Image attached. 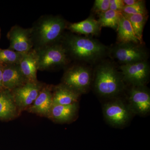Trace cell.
Listing matches in <instances>:
<instances>
[{
  "label": "cell",
  "instance_id": "7c38bea8",
  "mask_svg": "<svg viewBox=\"0 0 150 150\" xmlns=\"http://www.w3.org/2000/svg\"><path fill=\"white\" fill-rule=\"evenodd\" d=\"M53 86L44 84L35 101L28 110L29 112L48 117L53 105Z\"/></svg>",
  "mask_w": 150,
  "mask_h": 150
},
{
  "label": "cell",
  "instance_id": "4316f807",
  "mask_svg": "<svg viewBox=\"0 0 150 150\" xmlns=\"http://www.w3.org/2000/svg\"><path fill=\"white\" fill-rule=\"evenodd\" d=\"M139 0H123L124 6H131L135 4L139 1Z\"/></svg>",
  "mask_w": 150,
  "mask_h": 150
},
{
  "label": "cell",
  "instance_id": "f1b7e54d",
  "mask_svg": "<svg viewBox=\"0 0 150 150\" xmlns=\"http://www.w3.org/2000/svg\"><path fill=\"white\" fill-rule=\"evenodd\" d=\"M0 91H1V90H0Z\"/></svg>",
  "mask_w": 150,
  "mask_h": 150
},
{
  "label": "cell",
  "instance_id": "ac0fdd59",
  "mask_svg": "<svg viewBox=\"0 0 150 150\" xmlns=\"http://www.w3.org/2000/svg\"><path fill=\"white\" fill-rule=\"evenodd\" d=\"M67 28L73 33L98 35L100 32L101 27L97 21L89 17L83 21L68 24Z\"/></svg>",
  "mask_w": 150,
  "mask_h": 150
},
{
  "label": "cell",
  "instance_id": "5b68a950",
  "mask_svg": "<svg viewBox=\"0 0 150 150\" xmlns=\"http://www.w3.org/2000/svg\"><path fill=\"white\" fill-rule=\"evenodd\" d=\"M35 51L39 71L59 69L66 67L70 63L69 58L61 42Z\"/></svg>",
  "mask_w": 150,
  "mask_h": 150
},
{
  "label": "cell",
  "instance_id": "ba28073f",
  "mask_svg": "<svg viewBox=\"0 0 150 150\" xmlns=\"http://www.w3.org/2000/svg\"><path fill=\"white\" fill-rule=\"evenodd\" d=\"M140 45L133 43H118L109 51L112 57L122 65L146 61V51Z\"/></svg>",
  "mask_w": 150,
  "mask_h": 150
},
{
  "label": "cell",
  "instance_id": "ffe728a7",
  "mask_svg": "<svg viewBox=\"0 0 150 150\" xmlns=\"http://www.w3.org/2000/svg\"><path fill=\"white\" fill-rule=\"evenodd\" d=\"M122 13L109 9L99 13V18L97 21L100 27L110 28L117 30Z\"/></svg>",
  "mask_w": 150,
  "mask_h": 150
},
{
  "label": "cell",
  "instance_id": "83f0119b",
  "mask_svg": "<svg viewBox=\"0 0 150 150\" xmlns=\"http://www.w3.org/2000/svg\"><path fill=\"white\" fill-rule=\"evenodd\" d=\"M1 29H0V39H1Z\"/></svg>",
  "mask_w": 150,
  "mask_h": 150
},
{
  "label": "cell",
  "instance_id": "6da1fadb",
  "mask_svg": "<svg viewBox=\"0 0 150 150\" xmlns=\"http://www.w3.org/2000/svg\"><path fill=\"white\" fill-rule=\"evenodd\" d=\"M60 42L70 60L95 63L108 52V48L98 40L72 33L64 34Z\"/></svg>",
  "mask_w": 150,
  "mask_h": 150
},
{
  "label": "cell",
  "instance_id": "2e32d148",
  "mask_svg": "<svg viewBox=\"0 0 150 150\" xmlns=\"http://www.w3.org/2000/svg\"><path fill=\"white\" fill-rule=\"evenodd\" d=\"M19 111L11 91L6 89L0 91V120L15 118Z\"/></svg>",
  "mask_w": 150,
  "mask_h": 150
},
{
  "label": "cell",
  "instance_id": "52a82bcc",
  "mask_svg": "<svg viewBox=\"0 0 150 150\" xmlns=\"http://www.w3.org/2000/svg\"><path fill=\"white\" fill-rule=\"evenodd\" d=\"M126 94L127 104L134 115L145 117L150 112V93L146 86H130Z\"/></svg>",
  "mask_w": 150,
  "mask_h": 150
},
{
  "label": "cell",
  "instance_id": "484cf974",
  "mask_svg": "<svg viewBox=\"0 0 150 150\" xmlns=\"http://www.w3.org/2000/svg\"><path fill=\"white\" fill-rule=\"evenodd\" d=\"M4 65L0 64V90L4 89L3 86V74Z\"/></svg>",
  "mask_w": 150,
  "mask_h": 150
},
{
  "label": "cell",
  "instance_id": "4fadbf2b",
  "mask_svg": "<svg viewBox=\"0 0 150 150\" xmlns=\"http://www.w3.org/2000/svg\"><path fill=\"white\" fill-rule=\"evenodd\" d=\"M27 82L19 64L4 65L3 74L4 89L12 91Z\"/></svg>",
  "mask_w": 150,
  "mask_h": 150
},
{
  "label": "cell",
  "instance_id": "e0dca14e",
  "mask_svg": "<svg viewBox=\"0 0 150 150\" xmlns=\"http://www.w3.org/2000/svg\"><path fill=\"white\" fill-rule=\"evenodd\" d=\"M19 65L28 82H35L38 81L37 78L38 71L37 56L34 49L24 54Z\"/></svg>",
  "mask_w": 150,
  "mask_h": 150
},
{
  "label": "cell",
  "instance_id": "d6986e66",
  "mask_svg": "<svg viewBox=\"0 0 150 150\" xmlns=\"http://www.w3.org/2000/svg\"><path fill=\"white\" fill-rule=\"evenodd\" d=\"M118 43H133L142 44V42L134 34V30L129 20L123 13L117 28Z\"/></svg>",
  "mask_w": 150,
  "mask_h": 150
},
{
  "label": "cell",
  "instance_id": "9c48e42d",
  "mask_svg": "<svg viewBox=\"0 0 150 150\" xmlns=\"http://www.w3.org/2000/svg\"><path fill=\"white\" fill-rule=\"evenodd\" d=\"M121 72L125 83L129 86H146L150 77V66L147 61L122 65Z\"/></svg>",
  "mask_w": 150,
  "mask_h": 150
},
{
  "label": "cell",
  "instance_id": "3957f363",
  "mask_svg": "<svg viewBox=\"0 0 150 150\" xmlns=\"http://www.w3.org/2000/svg\"><path fill=\"white\" fill-rule=\"evenodd\" d=\"M67 25L64 19L59 16L40 17L30 28L33 49L38 50L60 42Z\"/></svg>",
  "mask_w": 150,
  "mask_h": 150
},
{
  "label": "cell",
  "instance_id": "cb8c5ba5",
  "mask_svg": "<svg viewBox=\"0 0 150 150\" xmlns=\"http://www.w3.org/2000/svg\"><path fill=\"white\" fill-rule=\"evenodd\" d=\"M109 7V0H96L93 5V10L100 13L108 10Z\"/></svg>",
  "mask_w": 150,
  "mask_h": 150
},
{
  "label": "cell",
  "instance_id": "30bf717a",
  "mask_svg": "<svg viewBox=\"0 0 150 150\" xmlns=\"http://www.w3.org/2000/svg\"><path fill=\"white\" fill-rule=\"evenodd\" d=\"M7 38L10 42L9 49L11 50L25 54L33 49L31 28L14 25L8 31Z\"/></svg>",
  "mask_w": 150,
  "mask_h": 150
},
{
  "label": "cell",
  "instance_id": "5bb4252c",
  "mask_svg": "<svg viewBox=\"0 0 150 150\" xmlns=\"http://www.w3.org/2000/svg\"><path fill=\"white\" fill-rule=\"evenodd\" d=\"M79 108V102L68 105L53 104L48 117L56 123H69L77 116Z\"/></svg>",
  "mask_w": 150,
  "mask_h": 150
},
{
  "label": "cell",
  "instance_id": "7402d4cb",
  "mask_svg": "<svg viewBox=\"0 0 150 150\" xmlns=\"http://www.w3.org/2000/svg\"><path fill=\"white\" fill-rule=\"evenodd\" d=\"M24 54L9 49L0 48V64H20Z\"/></svg>",
  "mask_w": 150,
  "mask_h": 150
},
{
  "label": "cell",
  "instance_id": "277c9868",
  "mask_svg": "<svg viewBox=\"0 0 150 150\" xmlns=\"http://www.w3.org/2000/svg\"><path fill=\"white\" fill-rule=\"evenodd\" d=\"M102 112L105 121L115 128H124L135 115L123 96L105 100Z\"/></svg>",
  "mask_w": 150,
  "mask_h": 150
},
{
  "label": "cell",
  "instance_id": "7a4b0ae2",
  "mask_svg": "<svg viewBox=\"0 0 150 150\" xmlns=\"http://www.w3.org/2000/svg\"><path fill=\"white\" fill-rule=\"evenodd\" d=\"M93 85L96 93L105 100L122 96L126 86L120 71L109 62H103L93 73Z\"/></svg>",
  "mask_w": 150,
  "mask_h": 150
},
{
  "label": "cell",
  "instance_id": "8fae6325",
  "mask_svg": "<svg viewBox=\"0 0 150 150\" xmlns=\"http://www.w3.org/2000/svg\"><path fill=\"white\" fill-rule=\"evenodd\" d=\"M44 84L39 81L27 82L12 91L19 111L28 109L33 104Z\"/></svg>",
  "mask_w": 150,
  "mask_h": 150
},
{
  "label": "cell",
  "instance_id": "d4e9b609",
  "mask_svg": "<svg viewBox=\"0 0 150 150\" xmlns=\"http://www.w3.org/2000/svg\"><path fill=\"white\" fill-rule=\"evenodd\" d=\"M109 9L121 12L124 7L123 0H109Z\"/></svg>",
  "mask_w": 150,
  "mask_h": 150
},
{
  "label": "cell",
  "instance_id": "603a6c76",
  "mask_svg": "<svg viewBox=\"0 0 150 150\" xmlns=\"http://www.w3.org/2000/svg\"><path fill=\"white\" fill-rule=\"evenodd\" d=\"M147 13L145 1L142 0H139L138 2L133 5L124 6L121 12V13L126 15H146Z\"/></svg>",
  "mask_w": 150,
  "mask_h": 150
},
{
  "label": "cell",
  "instance_id": "9a60e30c",
  "mask_svg": "<svg viewBox=\"0 0 150 150\" xmlns=\"http://www.w3.org/2000/svg\"><path fill=\"white\" fill-rule=\"evenodd\" d=\"M53 104L68 105L79 103L81 95L61 83L53 86Z\"/></svg>",
  "mask_w": 150,
  "mask_h": 150
},
{
  "label": "cell",
  "instance_id": "8992f818",
  "mask_svg": "<svg viewBox=\"0 0 150 150\" xmlns=\"http://www.w3.org/2000/svg\"><path fill=\"white\" fill-rule=\"evenodd\" d=\"M93 73L88 67L74 64L67 67L62 83L81 95L87 93L91 88Z\"/></svg>",
  "mask_w": 150,
  "mask_h": 150
},
{
  "label": "cell",
  "instance_id": "44dd1931",
  "mask_svg": "<svg viewBox=\"0 0 150 150\" xmlns=\"http://www.w3.org/2000/svg\"><path fill=\"white\" fill-rule=\"evenodd\" d=\"M124 15L127 18L130 22L135 35L142 43L143 30L147 19V15Z\"/></svg>",
  "mask_w": 150,
  "mask_h": 150
}]
</instances>
